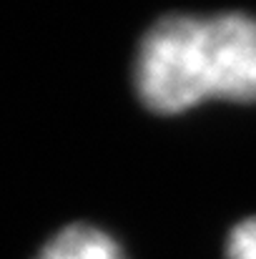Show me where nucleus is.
I'll list each match as a JSON object with an SVG mask.
<instances>
[{"label": "nucleus", "instance_id": "nucleus-1", "mask_svg": "<svg viewBox=\"0 0 256 259\" xmlns=\"http://www.w3.org/2000/svg\"><path fill=\"white\" fill-rule=\"evenodd\" d=\"M136 93L153 113H183L206 98L256 101V20L244 13L166 15L136 56Z\"/></svg>", "mask_w": 256, "mask_h": 259}, {"label": "nucleus", "instance_id": "nucleus-3", "mask_svg": "<svg viewBox=\"0 0 256 259\" xmlns=\"http://www.w3.org/2000/svg\"><path fill=\"white\" fill-rule=\"evenodd\" d=\"M229 259H256V217L234 227L226 244Z\"/></svg>", "mask_w": 256, "mask_h": 259}, {"label": "nucleus", "instance_id": "nucleus-2", "mask_svg": "<svg viewBox=\"0 0 256 259\" xmlns=\"http://www.w3.org/2000/svg\"><path fill=\"white\" fill-rule=\"evenodd\" d=\"M35 259H126L121 247L100 229L73 224L58 232Z\"/></svg>", "mask_w": 256, "mask_h": 259}]
</instances>
